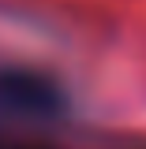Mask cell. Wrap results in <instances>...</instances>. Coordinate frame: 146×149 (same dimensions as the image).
I'll return each mask as SVG.
<instances>
[{"label": "cell", "mask_w": 146, "mask_h": 149, "mask_svg": "<svg viewBox=\"0 0 146 149\" xmlns=\"http://www.w3.org/2000/svg\"><path fill=\"white\" fill-rule=\"evenodd\" d=\"M68 97L45 71L0 63V138L41 134L64 116Z\"/></svg>", "instance_id": "cell-1"}, {"label": "cell", "mask_w": 146, "mask_h": 149, "mask_svg": "<svg viewBox=\"0 0 146 149\" xmlns=\"http://www.w3.org/2000/svg\"><path fill=\"white\" fill-rule=\"evenodd\" d=\"M0 149H60L45 134H15V138H0Z\"/></svg>", "instance_id": "cell-2"}]
</instances>
